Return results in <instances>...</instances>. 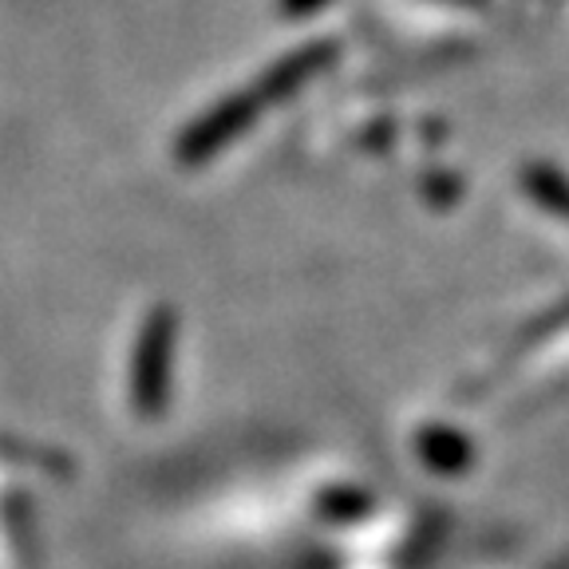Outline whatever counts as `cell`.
Listing matches in <instances>:
<instances>
[{"instance_id":"6da1fadb","label":"cell","mask_w":569,"mask_h":569,"mask_svg":"<svg viewBox=\"0 0 569 569\" xmlns=\"http://www.w3.org/2000/svg\"><path fill=\"white\" fill-rule=\"evenodd\" d=\"M261 111V96L258 91H241V96L226 99V103L210 107L187 134L178 142V159L182 162H202L213 151H222L226 142H233L241 131L249 127V119Z\"/></svg>"},{"instance_id":"7a4b0ae2","label":"cell","mask_w":569,"mask_h":569,"mask_svg":"<svg viewBox=\"0 0 569 569\" xmlns=\"http://www.w3.org/2000/svg\"><path fill=\"white\" fill-rule=\"evenodd\" d=\"M337 56V48L332 44H312V48H305V52H297V56H289V60H281L273 71H269L266 80H261V88H258V96H261V103H269V99H281V96H289L293 88H301L305 80H309L312 71H320L325 63Z\"/></svg>"},{"instance_id":"3957f363","label":"cell","mask_w":569,"mask_h":569,"mask_svg":"<svg viewBox=\"0 0 569 569\" xmlns=\"http://www.w3.org/2000/svg\"><path fill=\"white\" fill-rule=\"evenodd\" d=\"M320 0H289V9L293 12H305V9H317Z\"/></svg>"}]
</instances>
